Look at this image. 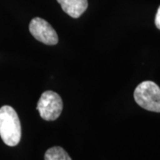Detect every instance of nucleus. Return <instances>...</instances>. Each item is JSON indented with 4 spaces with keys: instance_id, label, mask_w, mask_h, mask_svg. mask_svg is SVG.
<instances>
[{
    "instance_id": "1",
    "label": "nucleus",
    "mask_w": 160,
    "mask_h": 160,
    "mask_svg": "<svg viewBox=\"0 0 160 160\" xmlns=\"http://www.w3.org/2000/svg\"><path fill=\"white\" fill-rule=\"evenodd\" d=\"M0 137L8 146H16L22 137V126L17 113L10 106L0 108Z\"/></svg>"
},
{
    "instance_id": "2",
    "label": "nucleus",
    "mask_w": 160,
    "mask_h": 160,
    "mask_svg": "<svg viewBox=\"0 0 160 160\" xmlns=\"http://www.w3.org/2000/svg\"><path fill=\"white\" fill-rule=\"evenodd\" d=\"M134 100L142 109L160 112V87L152 81H144L135 88Z\"/></svg>"
},
{
    "instance_id": "3",
    "label": "nucleus",
    "mask_w": 160,
    "mask_h": 160,
    "mask_svg": "<svg viewBox=\"0 0 160 160\" xmlns=\"http://www.w3.org/2000/svg\"><path fill=\"white\" fill-rule=\"evenodd\" d=\"M62 107V100L58 93L52 91H46L40 97L37 109L43 119L53 121L60 117Z\"/></svg>"
},
{
    "instance_id": "4",
    "label": "nucleus",
    "mask_w": 160,
    "mask_h": 160,
    "mask_svg": "<svg viewBox=\"0 0 160 160\" xmlns=\"http://www.w3.org/2000/svg\"><path fill=\"white\" fill-rule=\"evenodd\" d=\"M29 32L39 42L48 46H53L58 43V35L54 29L46 20L36 17L29 23Z\"/></svg>"
},
{
    "instance_id": "5",
    "label": "nucleus",
    "mask_w": 160,
    "mask_h": 160,
    "mask_svg": "<svg viewBox=\"0 0 160 160\" xmlns=\"http://www.w3.org/2000/svg\"><path fill=\"white\" fill-rule=\"evenodd\" d=\"M62 10L70 17H80L88 6L87 0H57Z\"/></svg>"
},
{
    "instance_id": "6",
    "label": "nucleus",
    "mask_w": 160,
    "mask_h": 160,
    "mask_svg": "<svg viewBox=\"0 0 160 160\" xmlns=\"http://www.w3.org/2000/svg\"><path fill=\"white\" fill-rule=\"evenodd\" d=\"M45 160H71V158L62 147H52L46 150Z\"/></svg>"
},
{
    "instance_id": "7",
    "label": "nucleus",
    "mask_w": 160,
    "mask_h": 160,
    "mask_svg": "<svg viewBox=\"0 0 160 160\" xmlns=\"http://www.w3.org/2000/svg\"><path fill=\"white\" fill-rule=\"evenodd\" d=\"M155 24H156V27L158 29H160V6L158 9L157 12V14H156V18H155Z\"/></svg>"
}]
</instances>
